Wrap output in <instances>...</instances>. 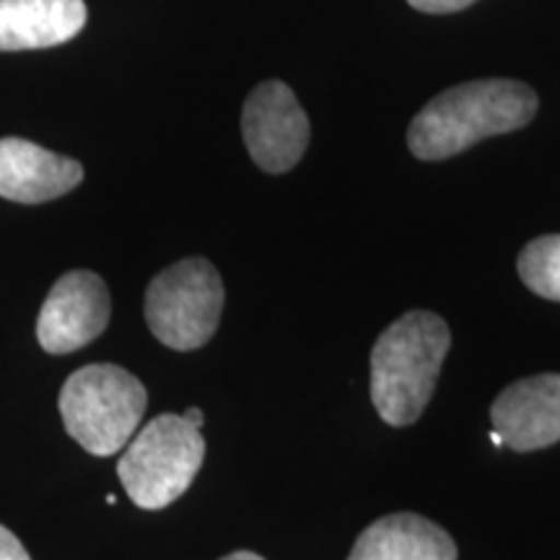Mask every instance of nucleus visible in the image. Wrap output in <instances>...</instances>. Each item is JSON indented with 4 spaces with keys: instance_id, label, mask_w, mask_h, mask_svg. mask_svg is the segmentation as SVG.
<instances>
[{
    "instance_id": "nucleus-7",
    "label": "nucleus",
    "mask_w": 560,
    "mask_h": 560,
    "mask_svg": "<svg viewBox=\"0 0 560 560\" xmlns=\"http://www.w3.org/2000/svg\"><path fill=\"white\" fill-rule=\"evenodd\" d=\"M109 289L91 270H70L55 280L37 317V338L45 353H73L107 330Z\"/></svg>"
},
{
    "instance_id": "nucleus-1",
    "label": "nucleus",
    "mask_w": 560,
    "mask_h": 560,
    "mask_svg": "<svg viewBox=\"0 0 560 560\" xmlns=\"http://www.w3.org/2000/svg\"><path fill=\"white\" fill-rule=\"evenodd\" d=\"M535 115L537 94L527 83L511 79L459 83L412 117L408 145L416 159L444 161L480 140L524 128Z\"/></svg>"
},
{
    "instance_id": "nucleus-8",
    "label": "nucleus",
    "mask_w": 560,
    "mask_h": 560,
    "mask_svg": "<svg viewBox=\"0 0 560 560\" xmlns=\"http://www.w3.org/2000/svg\"><path fill=\"white\" fill-rule=\"evenodd\" d=\"M493 431L514 452H535L560 441V374L509 384L490 408Z\"/></svg>"
},
{
    "instance_id": "nucleus-17",
    "label": "nucleus",
    "mask_w": 560,
    "mask_h": 560,
    "mask_svg": "<svg viewBox=\"0 0 560 560\" xmlns=\"http://www.w3.org/2000/svg\"><path fill=\"white\" fill-rule=\"evenodd\" d=\"M490 441H493V446H503V436L499 431H493L490 433Z\"/></svg>"
},
{
    "instance_id": "nucleus-12",
    "label": "nucleus",
    "mask_w": 560,
    "mask_h": 560,
    "mask_svg": "<svg viewBox=\"0 0 560 560\" xmlns=\"http://www.w3.org/2000/svg\"><path fill=\"white\" fill-rule=\"evenodd\" d=\"M516 270L537 296L560 301V234L532 240L516 257Z\"/></svg>"
},
{
    "instance_id": "nucleus-16",
    "label": "nucleus",
    "mask_w": 560,
    "mask_h": 560,
    "mask_svg": "<svg viewBox=\"0 0 560 560\" xmlns=\"http://www.w3.org/2000/svg\"><path fill=\"white\" fill-rule=\"evenodd\" d=\"M221 560H265V558H260L257 552H249V550H236V552H231V556L221 558Z\"/></svg>"
},
{
    "instance_id": "nucleus-10",
    "label": "nucleus",
    "mask_w": 560,
    "mask_h": 560,
    "mask_svg": "<svg viewBox=\"0 0 560 560\" xmlns=\"http://www.w3.org/2000/svg\"><path fill=\"white\" fill-rule=\"evenodd\" d=\"M83 26V0H0V52L58 47Z\"/></svg>"
},
{
    "instance_id": "nucleus-13",
    "label": "nucleus",
    "mask_w": 560,
    "mask_h": 560,
    "mask_svg": "<svg viewBox=\"0 0 560 560\" xmlns=\"http://www.w3.org/2000/svg\"><path fill=\"white\" fill-rule=\"evenodd\" d=\"M408 3L420 13H457L475 0H408Z\"/></svg>"
},
{
    "instance_id": "nucleus-9",
    "label": "nucleus",
    "mask_w": 560,
    "mask_h": 560,
    "mask_svg": "<svg viewBox=\"0 0 560 560\" xmlns=\"http://www.w3.org/2000/svg\"><path fill=\"white\" fill-rule=\"evenodd\" d=\"M83 182V166L24 138L0 140V198L37 206L58 200Z\"/></svg>"
},
{
    "instance_id": "nucleus-6",
    "label": "nucleus",
    "mask_w": 560,
    "mask_h": 560,
    "mask_svg": "<svg viewBox=\"0 0 560 560\" xmlns=\"http://www.w3.org/2000/svg\"><path fill=\"white\" fill-rule=\"evenodd\" d=\"M242 136L262 172L283 174L299 164L310 145V117L283 81H265L244 102Z\"/></svg>"
},
{
    "instance_id": "nucleus-2",
    "label": "nucleus",
    "mask_w": 560,
    "mask_h": 560,
    "mask_svg": "<svg viewBox=\"0 0 560 560\" xmlns=\"http://www.w3.org/2000/svg\"><path fill=\"white\" fill-rule=\"evenodd\" d=\"M452 346L446 322L433 312H408L392 322L371 348V400L389 425L423 416Z\"/></svg>"
},
{
    "instance_id": "nucleus-14",
    "label": "nucleus",
    "mask_w": 560,
    "mask_h": 560,
    "mask_svg": "<svg viewBox=\"0 0 560 560\" xmlns=\"http://www.w3.org/2000/svg\"><path fill=\"white\" fill-rule=\"evenodd\" d=\"M0 560H32L24 545L11 529H5L0 524Z\"/></svg>"
},
{
    "instance_id": "nucleus-11",
    "label": "nucleus",
    "mask_w": 560,
    "mask_h": 560,
    "mask_svg": "<svg viewBox=\"0 0 560 560\" xmlns=\"http://www.w3.org/2000/svg\"><path fill=\"white\" fill-rule=\"evenodd\" d=\"M348 560H457V545L418 514H389L369 524Z\"/></svg>"
},
{
    "instance_id": "nucleus-4",
    "label": "nucleus",
    "mask_w": 560,
    "mask_h": 560,
    "mask_svg": "<svg viewBox=\"0 0 560 560\" xmlns=\"http://www.w3.org/2000/svg\"><path fill=\"white\" fill-rule=\"evenodd\" d=\"M206 462V439L185 416H159L138 429L117 462L128 499L138 509L159 511L190 490Z\"/></svg>"
},
{
    "instance_id": "nucleus-5",
    "label": "nucleus",
    "mask_w": 560,
    "mask_h": 560,
    "mask_svg": "<svg viewBox=\"0 0 560 560\" xmlns=\"http://www.w3.org/2000/svg\"><path fill=\"white\" fill-rule=\"evenodd\" d=\"M223 280L213 262L187 257L161 270L145 291V322L161 346L198 350L219 330Z\"/></svg>"
},
{
    "instance_id": "nucleus-3",
    "label": "nucleus",
    "mask_w": 560,
    "mask_h": 560,
    "mask_svg": "<svg viewBox=\"0 0 560 560\" xmlns=\"http://www.w3.org/2000/svg\"><path fill=\"white\" fill-rule=\"evenodd\" d=\"M58 408L68 436L94 457L122 452L149 408V392L117 363H89L62 384Z\"/></svg>"
},
{
    "instance_id": "nucleus-15",
    "label": "nucleus",
    "mask_w": 560,
    "mask_h": 560,
    "mask_svg": "<svg viewBox=\"0 0 560 560\" xmlns=\"http://www.w3.org/2000/svg\"><path fill=\"white\" fill-rule=\"evenodd\" d=\"M185 418L190 420V423L195 425V429H202V420H206V416H202L200 408H190L185 412Z\"/></svg>"
}]
</instances>
